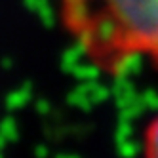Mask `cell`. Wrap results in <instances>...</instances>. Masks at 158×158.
<instances>
[{"label":"cell","instance_id":"7a4b0ae2","mask_svg":"<svg viewBox=\"0 0 158 158\" xmlns=\"http://www.w3.org/2000/svg\"><path fill=\"white\" fill-rule=\"evenodd\" d=\"M139 143H141V152L145 156L158 158V112L152 118H149V122L143 126Z\"/></svg>","mask_w":158,"mask_h":158},{"label":"cell","instance_id":"6da1fadb","mask_svg":"<svg viewBox=\"0 0 158 158\" xmlns=\"http://www.w3.org/2000/svg\"><path fill=\"white\" fill-rule=\"evenodd\" d=\"M59 23L101 74L118 78L137 61L158 71V0H59Z\"/></svg>","mask_w":158,"mask_h":158}]
</instances>
